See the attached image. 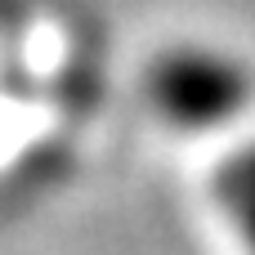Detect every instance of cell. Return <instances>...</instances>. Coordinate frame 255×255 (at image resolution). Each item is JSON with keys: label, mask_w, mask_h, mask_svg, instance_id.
Segmentation results:
<instances>
[{"label": "cell", "mask_w": 255, "mask_h": 255, "mask_svg": "<svg viewBox=\"0 0 255 255\" xmlns=\"http://www.w3.org/2000/svg\"><path fill=\"white\" fill-rule=\"evenodd\" d=\"M143 103L157 126L184 139L233 134L255 108V67L224 40L184 36L143 67Z\"/></svg>", "instance_id": "obj_1"}, {"label": "cell", "mask_w": 255, "mask_h": 255, "mask_svg": "<svg viewBox=\"0 0 255 255\" xmlns=\"http://www.w3.org/2000/svg\"><path fill=\"white\" fill-rule=\"evenodd\" d=\"M211 197H215L229 233L238 238V247L255 255V134L238 139L220 157V166L211 175Z\"/></svg>", "instance_id": "obj_2"}]
</instances>
